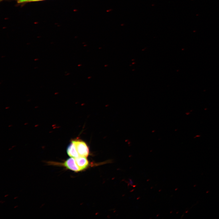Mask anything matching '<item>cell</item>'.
Listing matches in <instances>:
<instances>
[{
  "label": "cell",
  "instance_id": "cell-2",
  "mask_svg": "<svg viewBox=\"0 0 219 219\" xmlns=\"http://www.w3.org/2000/svg\"><path fill=\"white\" fill-rule=\"evenodd\" d=\"M73 141L79 156L87 157L89 154V149L86 143L80 140Z\"/></svg>",
  "mask_w": 219,
  "mask_h": 219
},
{
  "label": "cell",
  "instance_id": "cell-6",
  "mask_svg": "<svg viewBox=\"0 0 219 219\" xmlns=\"http://www.w3.org/2000/svg\"><path fill=\"white\" fill-rule=\"evenodd\" d=\"M130 184L131 185H132L133 184V182L131 180H130Z\"/></svg>",
  "mask_w": 219,
  "mask_h": 219
},
{
  "label": "cell",
  "instance_id": "cell-5",
  "mask_svg": "<svg viewBox=\"0 0 219 219\" xmlns=\"http://www.w3.org/2000/svg\"><path fill=\"white\" fill-rule=\"evenodd\" d=\"M42 0H18V3H22L26 2H31V1H38Z\"/></svg>",
  "mask_w": 219,
  "mask_h": 219
},
{
  "label": "cell",
  "instance_id": "cell-1",
  "mask_svg": "<svg viewBox=\"0 0 219 219\" xmlns=\"http://www.w3.org/2000/svg\"><path fill=\"white\" fill-rule=\"evenodd\" d=\"M47 164L50 165L64 167L68 169L76 172L80 171L76 163L75 158L73 157L68 159L62 163L49 161L47 162Z\"/></svg>",
  "mask_w": 219,
  "mask_h": 219
},
{
  "label": "cell",
  "instance_id": "cell-3",
  "mask_svg": "<svg viewBox=\"0 0 219 219\" xmlns=\"http://www.w3.org/2000/svg\"><path fill=\"white\" fill-rule=\"evenodd\" d=\"M75 159L80 171L85 170L89 166V162L86 157L79 156L75 158Z\"/></svg>",
  "mask_w": 219,
  "mask_h": 219
},
{
  "label": "cell",
  "instance_id": "cell-4",
  "mask_svg": "<svg viewBox=\"0 0 219 219\" xmlns=\"http://www.w3.org/2000/svg\"><path fill=\"white\" fill-rule=\"evenodd\" d=\"M67 152L68 155L71 157L75 158L79 156L73 141H72L68 146Z\"/></svg>",
  "mask_w": 219,
  "mask_h": 219
}]
</instances>
